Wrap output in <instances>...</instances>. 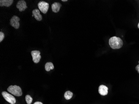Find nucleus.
Listing matches in <instances>:
<instances>
[{
    "instance_id": "a211bd4d",
    "label": "nucleus",
    "mask_w": 139,
    "mask_h": 104,
    "mask_svg": "<svg viewBox=\"0 0 139 104\" xmlns=\"http://www.w3.org/2000/svg\"><path fill=\"white\" fill-rule=\"evenodd\" d=\"M62 1H63V2H66V1H68L67 0H62Z\"/></svg>"
},
{
    "instance_id": "f03ea898",
    "label": "nucleus",
    "mask_w": 139,
    "mask_h": 104,
    "mask_svg": "<svg viewBox=\"0 0 139 104\" xmlns=\"http://www.w3.org/2000/svg\"><path fill=\"white\" fill-rule=\"evenodd\" d=\"M8 91L13 95L17 97L22 95V91L21 88L17 85H10L7 89Z\"/></svg>"
},
{
    "instance_id": "2eb2a0df",
    "label": "nucleus",
    "mask_w": 139,
    "mask_h": 104,
    "mask_svg": "<svg viewBox=\"0 0 139 104\" xmlns=\"http://www.w3.org/2000/svg\"><path fill=\"white\" fill-rule=\"evenodd\" d=\"M4 34L2 32H0V42H1L4 38Z\"/></svg>"
},
{
    "instance_id": "39448f33",
    "label": "nucleus",
    "mask_w": 139,
    "mask_h": 104,
    "mask_svg": "<svg viewBox=\"0 0 139 104\" xmlns=\"http://www.w3.org/2000/svg\"><path fill=\"white\" fill-rule=\"evenodd\" d=\"M31 54L34 63H38L41 58L40 55V52L38 50H34L31 51Z\"/></svg>"
},
{
    "instance_id": "6ab92c4d",
    "label": "nucleus",
    "mask_w": 139,
    "mask_h": 104,
    "mask_svg": "<svg viewBox=\"0 0 139 104\" xmlns=\"http://www.w3.org/2000/svg\"><path fill=\"white\" fill-rule=\"evenodd\" d=\"M138 28H139V23H138Z\"/></svg>"
},
{
    "instance_id": "f257e3e1",
    "label": "nucleus",
    "mask_w": 139,
    "mask_h": 104,
    "mask_svg": "<svg viewBox=\"0 0 139 104\" xmlns=\"http://www.w3.org/2000/svg\"><path fill=\"white\" fill-rule=\"evenodd\" d=\"M109 44L112 49H119L122 47L123 43L120 38L113 36L109 39Z\"/></svg>"
},
{
    "instance_id": "423d86ee",
    "label": "nucleus",
    "mask_w": 139,
    "mask_h": 104,
    "mask_svg": "<svg viewBox=\"0 0 139 104\" xmlns=\"http://www.w3.org/2000/svg\"><path fill=\"white\" fill-rule=\"evenodd\" d=\"M20 18L16 16H14L11 18L10 20V25L15 29H18L20 27Z\"/></svg>"
},
{
    "instance_id": "6e6552de",
    "label": "nucleus",
    "mask_w": 139,
    "mask_h": 104,
    "mask_svg": "<svg viewBox=\"0 0 139 104\" xmlns=\"http://www.w3.org/2000/svg\"><path fill=\"white\" fill-rule=\"evenodd\" d=\"M108 88L105 85H100L99 87L98 92L100 95L105 96L108 94Z\"/></svg>"
},
{
    "instance_id": "ddd939ff",
    "label": "nucleus",
    "mask_w": 139,
    "mask_h": 104,
    "mask_svg": "<svg viewBox=\"0 0 139 104\" xmlns=\"http://www.w3.org/2000/svg\"><path fill=\"white\" fill-rule=\"evenodd\" d=\"M73 96L72 92L70 91H67L65 93L64 97L66 100H69Z\"/></svg>"
},
{
    "instance_id": "f8f14e48",
    "label": "nucleus",
    "mask_w": 139,
    "mask_h": 104,
    "mask_svg": "<svg viewBox=\"0 0 139 104\" xmlns=\"http://www.w3.org/2000/svg\"><path fill=\"white\" fill-rule=\"evenodd\" d=\"M45 68L46 71L48 72L50 71L51 70H53L54 68V64L51 62H48L45 65Z\"/></svg>"
},
{
    "instance_id": "0eeeda50",
    "label": "nucleus",
    "mask_w": 139,
    "mask_h": 104,
    "mask_svg": "<svg viewBox=\"0 0 139 104\" xmlns=\"http://www.w3.org/2000/svg\"><path fill=\"white\" fill-rule=\"evenodd\" d=\"M16 8L19 9L20 12L24 11L27 8L26 1L24 0H21L18 1L16 5Z\"/></svg>"
},
{
    "instance_id": "20e7f679",
    "label": "nucleus",
    "mask_w": 139,
    "mask_h": 104,
    "mask_svg": "<svg viewBox=\"0 0 139 104\" xmlns=\"http://www.w3.org/2000/svg\"><path fill=\"white\" fill-rule=\"evenodd\" d=\"M38 6L39 10L42 13L44 14L47 13L49 8V5L48 3L45 1H41L38 3Z\"/></svg>"
},
{
    "instance_id": "1a4fd4ad",
    "label": "nucleus",
    "mask_w": 139,
    "mask_h": 104,
    "mask_svg": "<svg viewBox=\"0 0 139 104\" xmlns=\"http://www.w3.org/2000/svg\"><path fill=\"white\" fill-rule=\"evenodd\" d=\"M33 15L34 16L35 18L38 21H40L42 19V16L40 14V11L38 9H35L32 11Z\"/></svg>"
},
{
    "instance_id": "dca6fc26",
    "label": "nucleus",
    "mask_w": 139,
    "mask_h": 104,
    "mask_svg": "<svg viewBox=\"0 0 139 104\" xmlns=\"http://www.w3.org/2000/svg\"><path fill=\"white\" fill-rule=\"evenodd\" d=\"M138 63H139V65L136 66L135 67V69L136 70H137V71L138 73H139V61H138Z\"/></svg>"
},
{
    "instance_id": "f3484780",
    "label": "nucleus",
    "mask_w": 139,
    "mask_h": 104,
    "mask_svg": "<svg viewBox=\"0 0 139 104\" xmlns=\"http://www.w3.org/2000/svg\"><path fill=\"white\" fill-rule=\"evenodd\" d=\"M34 104H43V103L40 102H35Z\"/></svg>"
},
{
    "instance_id": "9d476101",
    "label": "nucleus",
    "mask_w": 139,
    "mask_h": 104,
    "mask_svg": "<svg viewBox=\"0 0 139 104\" xmlns=\"http://www.w3.org/2000/svg\"><path fill=\"white\" fill-rule=\"evenodd\" d=\"M52 10L54 13H58L60 10V8L62 6L61 3L58 2H55L52 5Z\"/></svg>"
},
{
    "instance_id": "aec40b11",
    "label": "nucleus",
    "mask_w": 139,
    "mask_h": 104,
    "mask_svg": "<svg viewBox=\"0 0 139 104\" xmlns=\"http://www.w3.org/2000/svg\"><path fill=\"white\" fill-rule=\"evenodd\" d=\"M32 16H34V15H32Z\"/></svg>"
},
{
    "instance_id": "4468645a",
    "label": "nucleus",
    "mask_w": 139,
    "mask_h": 104,
    "mask_svg": "<svg viewBox=\"0 0 139 104\" xmlns=\"http://www.w3.org/2000/svg\"><path fill=\"white\" fill-rule=\"evenodd\" d=\"M25 99H26V102L28 104H31L32 102L33 98H31L30 95H26Z\"/></svg>"
},
{
    "instance_id": "7ed1b4c3",
    "label": "nucleus",
    "mask_w": 139,
    "mask_h": 104,
    "mask_svg": "<svg viewBox=\"0 0 139 104\" xmlns=\"http://www.w3.org/2000/svg\"><path fill=\"white\" fill-rule=\"evenodd\" d=\"M2 95L5 100L9 103L11 104H15L16 103V99L12 95L10 94L9 93L5 91L3 92H2Z\"/></svg>"
},
{
    "instance_id": "9b49d317",
    "label": "nucleus",
    "mask_w": 139,
    "mask_h": 104,
    "mask_svg": "<svg viewBox=\"0 0 139 104\" xmlns=\"http://www.w3.org/2000/svg\"><path fill=\"white\" fill-rule=\"evenodd\" d=\"M14 1L13 0H1L0 6H1L9 7L12 4Z\"/></svg>"
}]
</instances>
